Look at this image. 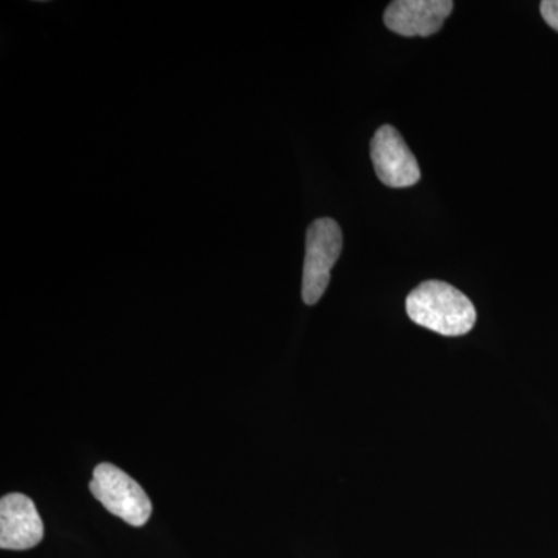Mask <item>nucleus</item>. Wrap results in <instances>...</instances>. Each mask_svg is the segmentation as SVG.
I'll return each mask as SVG.
<instances>
[{
    "label": "nucleus",
    "mask_w": 558,
    "mask_h": 558,
    "mask_svg": "<svg viewBox=\"0 0 558 558\" xmlns=\"http://www.w3.org/2000/svg\"><path fill=\"white\" fill-rule=\"evenodd\" d=\"M409 317L440 336H465L476 323L472 301L444 281H425L407 299Z\"/></svg>",
    "instance_id": "f257e3e1"
},
{
    "label": "nucleus",
    "mask_w": 558,
    "mask_h": 558,
    "mask_svg": "<svg viewBox=\"0 0 558 558\" xmlns=\"http://www.w3.org/2000/svg\"><path fill=\"white\" fill-rule=\"evenodd\" d=\"M343 250V233L330 218L314 220L306 234V258L303 267L301 296L307 306L322 300L330 282V270Z\"/></svg>",
    "instance_id": "f03ea898"
},
{
    "label": "nucleus",
    "mask_w": 558,
    "mask_h": 558,
    "mask_svg": "<svg viewBox=\"0 0 558 558\" xmlns=\"http://www.w3.org/2000/svg\"><path fill=\"white\" fill-rule=\"evenodd\" d=\"M90 492L102 508L134 527L148 523L153 505L142 486L123 470L102 462L94 470Z\"/></svg>",
    "instance_id": "7ed1b4c3"
},
{
    "label": "nucleus",
    "mask_w": 558,
    "mask_h": 558,
    "mask_svg": "<svg viewBox=\"0 0 558 558\" xmlns=\"http://www.w3.org/2000/svg\"><path fill=\"white\" fill-rule=\"evenodd\" d=\"M371 160L381 183L409 189L421 180V168L405 140L392 126L379 128L371 142Z\"/></svg>",
    "instance_id": "20e7f679"
},
{
    "label": "nucleus",
    "mask_w": 558,
    "mask_h": 558,
    "mask_svg": "<svg viewBox=\"0 0 558 558\" xmlns=\"http://www.w3.org/2000/svg\"><path fill=\"white\" fill-rule=\"evenodd\" d=\"M44 538V523L27 495L10 494L0 501V548H35Z\"/></svg>",
    "instance_id": "39448f33"
},
{
    "label": "nucleus",
    "mask_w": 558,
    "mask_h": 558,
    "mask_svg": "<svg viewBox=\"0 0 558 558\" xmlns=\"http://www.w3.org/2000/svg\"><path fill=\"white\" fill-rule=\"evenodd\" d=\"M450 0H396L385 11V25L402 36H432L453 11Z\"/></svg>",
    "instance_id": "423d86ee"
},
{
    "label": "nucleus",
    "mask_w": 558,
    "mask_h": 558,
    "mask_svg": "<svg viewBox=\"0 0 558 558\" xmlns=\"http://www.w3.org/2000/svg\"><path fill=\"white\" fill-rule=\"evenodd\" d=\"M539 11H542V16L546 24L558 32V0H545L539 5Z\"/></svg>",
    "instance_id": "0eeeda50"
}]
</instances>
